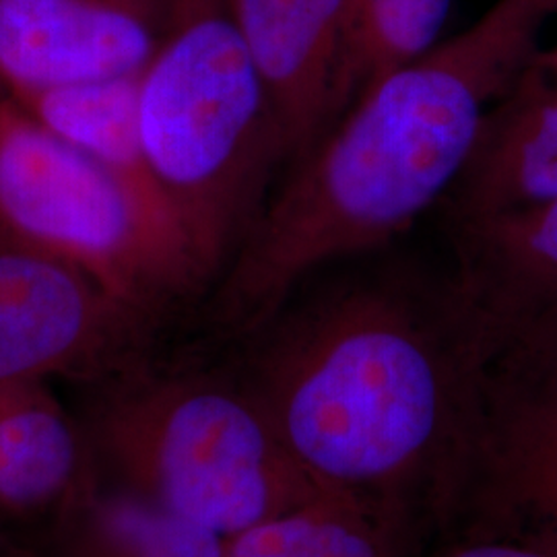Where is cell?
I'll return each instance as SVG.
<instances>
[{"label": "cell", "instance_id": "3957f363", "mask_svg": "<svg viewBox=\"0 0 557 557\" xmlns=\"http://www.w3.org/2000/svg\"><path fill=\"white\" fill-rule=\"evenodd\" d=\"M79 419L94 478L236 535L324 498L278 442L232 358L135 361Z\"/></svg>", "mask_w": 557, "mask_h": 557}, {"label": "cell", "instance_id": "7a4b0ae2", "mask_svg": "<svg viewBox=\"0 0 557 557\" xmlns=\"http://www.w3.org/2000/svg\"><path fill=\"white\" fill-rule=\"evenodd\" d=\"M557 0H498L469 29L374 83L275 190L215 281L207 326L257 335L312 275L376 250L442 202L490 108L539 57Z\"/></svg>", "mask_w": 557, "mask_h": 557}, {"label": "cell", "instance_id": "30bf717a", "mask_svg": "<svg viewBox=\"0 0 557 557\" xmlns=\"http://www.w3.org/2000/svg\"><path fill=\"white\" fill-rule=\"evenodd\" d=\"M557 202V81L537 59L485 114L469 160L442 199L448 225Z\"/></svg>", "mask_w": 557, "mask_h": 557}, {"label": "cell", "instance_id": "8992f818", "mask_svg": "<svg viewBox=\"0 0 557 557\" xmlns=\"http://www.w3.org/2000/svg\"><path fill=\"white\" fill-rule=\"evenodd\" d=\"M455 527L557 543V347L485 354Z\"/></svg>", "mask_w": 557, "mask_h": 557}, {"label": "cell", "instance_id": "4fadbf2b", "mask_svg": "<svg viewBox=\"0 0 557 557\" xmlns=\"http://www.w3.org/2000/svg\"><path fill=\"white\" fill-rule=\"evenodd\" d=\"M225 537L94 478L40 524L32 557H223Z\"/></svg>", "mask_w": 557, "mask_h": 557}, {"label": "cell", "instance_id": "6da1fadb", "mask_svg": "<svg viewBox=\"0 0 557 557\" xmlns=\"http://www.w3.org/2000/svg\"><path fill=\"white\" fill-rule=\"evenodd\" d=\"M227 356L324 494L407 545L455 527L485 347L453 277L380 269L296 292Z\"/></svg>", "mask_w": 557, "mask_h": 557}, {"label": "cell", "instance_id": "e0dca14e", "mask_svg": "<svg viewBox=\"0 0 557 557\" xmlns=\"http://www.w3.org/2000/svg\"><path fill=\"white\" fill-rule=\"evenodd\" d=\"M434 557H557V543L515 531H458Z\"/></svg>", "mask_w": 557, "mask_h": 557}, {"label": "cell", "instance_id": "8fae6325", "mask_svg": "<svg viewBox=\"0 0 557 557\" xmlns=\"http://www.w3.org/2000/svg\"><path fill=\"white\" fill-rule=\"evenodd\" d=\"M347 0H234L239 32L277 112L289 163L335 122Z\"/></svg>", "mask_w": 557, "mask_h": 557}, {"label": "cell", "instance_id": "ac0fdd59", "mask_svg": "<svg viewBox=\"0 0 557 557\" xmlns=\"http://www.w3.org/2000/svg\"><path fill=\"white\" fill-rule=\"evenodd\" d=\"M539 62L543 64V69L557 81V46L554 50H549V52H545V54H541L539 52L537 57Z\"/></svg>", "mask_w": 557, "mask_h": 557}, {"label": "cell", "instance_id": "2e32d148", "mask_svg": "<svg viewBox=\"0 0 557 557\" xmlns=\"http://www.w3.org/2000/svg\"><path fill=\"white\" fill-rule=\"evenodd\" d=\"M407 541L351 502L324 496L225 537L223 557H409Z\"/></svg>", "mask_w": 557, "mask_h": 557}, {"label": "cell", "instance_id": "5bb4252c", "mask_svg": "<svg viewBox=\"0 0 557 557\" xmlns=\"http://www.w3.org/2000/svg\"><path fill=\"white\" fill-rule=\"evenodd\" d=\"M139 77L62 87L15 103L59 139L128 182L140 197L174 221L140 145Z\"/></svg>", "mask_w": 557, "mask_h": 557}, {"label": "cell", "instance_id": "5b68a950", "mask_svg": "<svg viewBox=\"0 0 557 557\" xmlns=\"http://www.w3.org/2000/svg\"><path fill=\"white\" fill-rule=\"evenodd\" d=\"M0 244L79 269L160 331L211 292L174 221L11 100H0Z\"/></svg>", "mask_w": 557, "mask_h": 557}, {"label": "cell", "instance_id": "277c9868", "mask_svg": "<svg viewBox=\"0 0 557 557\" xmlns=\"http://www.w3.org/2000/svg\"><path fill=\"white\" fill-rule=\"evenodd\" d=\"M139 133L161 199L213 287L289 161L234 0H170L139 77Z\"/></svg>", "mask_w": 557, "mask_h": 557}, {"label": "cell", "instance_id": "9a60e30c", "mask_svg": "<svg viewBox=\"0 0 557 557\" xmlns=\"http://www.w3.org/2000/svg\"><path fill=\"white\" fill-rule=\"evenodd\" d=\"M448 13L450 0H347L335 122L374 83L430 52Z\"/></svg>", "mask_w": 557, "mask_h": 557}, {"label": "cell", "instance_id": "9c48e42d", "mask_svg": "<svg viewBox=\"0 0 557 557\" xmlns=\"http://www.w3.org/2000/svg\"><path fill=\"white\" fill-rule=\"evenodd\" d=\"M453 283L485 351L557 347V202L450 225Z\"/></svg>", "mask_w": 557, "mask_h": 557}, {"label": "cell", "instance_id": "7c38bea8", "mask_svg": "<svg viewBox=\"0 0 557 557\" xmlns=\"http://www.w3.org/2000/svg\"><path fill=\"white\" fill-rule=\"evenodd\" d=\"M91 479L79 419L48 382H2L0 529L46 522Z\"/></svg>", "mask_w": 557, "mask_h": 557}, {"label": "cell", "instance_id": "52a82bcc", "mask_svg": "<svg viewBox=\"0 0 557 557\" xmlns=\"http://www.w3.org/2000/svg\"><path fill=\"white\" fill-rule=\"evenodd\" d=\"M160 335L79 269L0 244V384H96L153 354Z\"/></svg>", "mask_w": 557, "mask_h": 557}, {"label": "cell", "instance_id": "ba28073f", "mask_svg": "<svg viewBox=\"0 0 557 557\" xmlns=\"http://www.w3.org/2000/svg\"><path fill=\"white\" fill-rule=\"evenodd\" d=\"M170 0H0V100L139 77Z\"/></svg>", "mask_w": 557, "mask_h": 557}]
</instances>
